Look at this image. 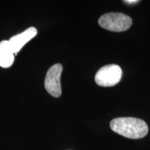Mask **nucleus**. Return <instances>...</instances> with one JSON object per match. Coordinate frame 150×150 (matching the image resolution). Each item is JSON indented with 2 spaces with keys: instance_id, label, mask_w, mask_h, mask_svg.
<instances>
[{
  "instance_id": "nucleus-1",
  "label": "nucleus",
  "mask_w": 150,
  "mask_h": 150,
  "mask_svg": "<svg viewBox=\"0 0 150 150\" xmlns=\"http://www.w3.org/2000/svg\"><path fill=\"white\" fill-rule=\"evenodd\" d=\"M110 127L114 132L125 138L140 139L148 133L147 123L135 117H117L111 120Z\"/></svg>"
},
{
  "instance_id": "nucleus-2",
  "label": "nucleus",
  "mask_w": 150,
  "mask_h": 150,
  "mask_svg": "<svg viewBox=\"0 0 150 150\" xmlns=\"http://www.w3.org/2000/svg\"><path fill=\"white\" fill-rule=\"evenodd\" d=\"M98 23L101 27L115 32L127 31L132 24L130 17L121 13H108L99 18Z\"/></svg>"
},
{
  "instance_id": "nucleus-3",
  "label": "nucleus",
  "mask_w": 150,
  "mask_h": 150,
  "mask_svg": "<svg viewBox=\"0 0 150 150\" xmlns=\"http://www.w3.org/2000/svg\"><path fill=\"white\" fill-rule=\"evenodd\" d=\"M122 70L119 65L110 64L105 65L97 71L95 80L97 85L102 87L114 86L120 81Z\"/></svg>"
},
{
  "instance_id": "nucleus-4",
  "label": "nucleus",
  "mask_w": 150,
  "mask_h": 150,
  "mask_svg": "<svg viewBox=\"0 0 150 150\" xmlns=\"http://www.w3.org/2000/svg\"><path fill=\"white\" fill-rule=\"evenodd\" d=\"M63 66L57 63L50 67L45 79V88L47 93L54 97H59L61 95V76Z\"/></svg>"
},
{
  "instance_id": "nucleus-5",
  "label": "nucleus",
  "mask_w": 150,
  "mask_h": 150,
  "mask_svg": "<svg viewBox=\"0 0 150 150\" xmlns=\"http://www.w3.org/2000/svg\"><path fill=\"white\" fill-rule=\"evenodd\" d=\"M37 29L35 27H29L24 32L16 35L9 39L8 42L15 54H18L25 44L37 35Z\"/></svg>"
},
{
  "instance_id": "nucleus-6",
  "label": "nucleus",
  "mask_w": 150,
  "mask_h": 150,
  "mask_svg": "<svg viewBox=\"0 0 150 150\" xmlns=\"http://www.w3.org/2000/svg\"><path fill=\"white\" fill-rule=\"evenodd\" d=\"M14 55L8 40L0 42V67L4 68L10 67L14 62Z\"/></svg>"
},
{
  "instance_id": "nucleus-7",
  "label": "nucleus",
  "mask_w": 150,
  "mask_h": 150,
  "mask_svg": "<svg viewBox=\"0 0 150 150\" xmlns=\"http://www.w3.org/2000/svg\"><path fill=\"white\" fill-rule=\"evenodd\" d=\"M124 2L128 4H133L139 2V1H138V0H131H131H127V1H124Z\"/></svg>"
}]
</instances>
